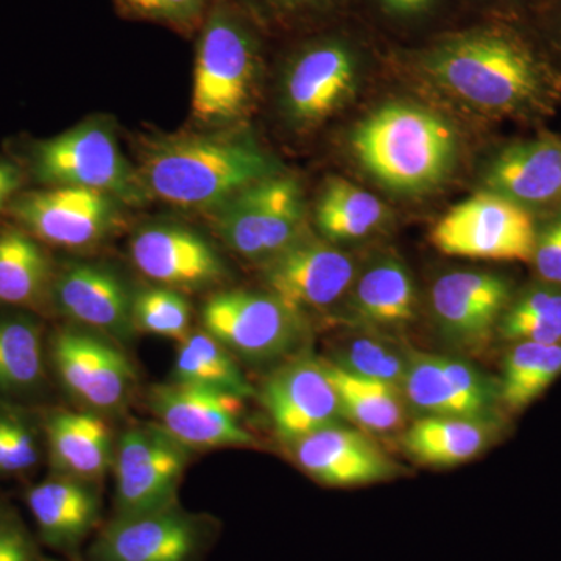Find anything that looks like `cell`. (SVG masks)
I'll use <instances>...</instances> for the list:
<instances>
[{
    "label": "cell",
    "instance_id": "obj_30",
    "mask_svg": "<svg viewBox=\"0 0 561 561\" xmlns=\"http://www.w3.org/2000/svg\"><path fill=\"white\" fill-rule=\"evenodd\" d=\"M561 376V345L512 343L502 364L500 404L516 413L529 408Z\"/></svg>",
    "mask_w": 561,
    "mask_h": 561
},
{
    "label": "cell",
    "instance_id": "obj_38",
    "mask_svg": "<svg viewBox=\"0 0 561 561\" xmlns=\"http://www.w3.org/2000/svg\"><path fill=\"white\" fill-rule=\"evenodd\" d=\"M122 3L144 20L187 28L201 20L206 0H122Z\"/></svg>",
    "mask_w": 561,
    "mask_h": 561
},
{
    "label": "cell",
    "instance_id": "obj_35",
    "mask_svg": "<svg viewBox=\"0 0 561 561\" xmlns=\"http://www.w3.org/2000/svg\"><path fill=\"white\" fill-rule=\"evenodd\" d=\"M39 459V437L35 426L20 412L0 409V474L31 471Z\"/></svg>",
    "mask_w": 561,
    "mask_h": 561
},
{
    "label": "cell",
    "instance_id": "obj_19",
    "mask_svg": "<svg viewBox=\"0 0 561 561\" xmlns=\"http://www.w3.org/2000/svg\"><path fill=\"white\" fill-rule=\"evenodd\" d=\"M95 485L54 472L25 491L41 545L66 561H80L84 542L101 529L102 497Z\"/></svg>",
    "mask_w": 561,
    "mask_h": 561
},
{
    "label": "cell",
    "instance_id": "obj_6",
    "mask_svg": "<svg viewBox=\"0 0 561 561\" xmlns=\"http://www.w3.org/2000/svg\"><path fill=\"white\" fill-rule=\"evenodd\" d=\"M214 227L243 260L267 264L308 236L300 183L284 173L256 181L214 210Z\"/></svg>",
    "mask_w": 561,
    "mask_h": 561
},
{
    "label": "cell",
    "instance_id": "obj_4",
    "mask_svg": "<svg viewBox=\"0 0 561 561\" xmlns=\"http://www.w3.org/2000/svg\"><path fill=\"white\" fill-rule=\"evenodd\" d=\"M260 76V51L247 25L230 10H214L195 57L192 116L225 125L249 111Z\"/></svg>",
    "mask_w": 561,
    "mask_h": 561
},
{
    "label": "cell",
    "instance_id": "obj_10",
    "mask_svg": "<svg viewBox=\"0 0 561 561\" xmlns=\"http://www.w3.org/2000/svg\"><path fill=\"white\" fill-rule=\"evenodd\" d=\"M191 454L158 423L125 431L114 448V516L160 511L176 504Z\"/></svg>",
    "mask_w": 561,
    "mask_h": 561
},
{
    "label": "cell",
    "instance_id": "obj_31",
    "mask_svg": "<svg viewBox=\"0 0 561 561\" xmlns=\"http://www.w3.org/2000/svg\"><path fill=\"white\" fill-rule=\"evenodd\" d=\"M324 368L337 393L343 416L371 432H391L402 426L405 401L400 389L350 375L331 362H324Z\"/></svg>",
    "mask_w": 561,
    "mask_h": 561
},
{
    "label": "cell",
    "instance_id": "obj_40",
    "mask_svg": "<svg viewBox=\"0 0 561 561\" xmlns=\"http://www.w3.org/2000/svg\"><path fill=\"white\" fill-rule=\"evenodd\" d=\"M382 9L394 16H415L424 13L435 0H379Z\"/></svg>",
    "mask_w": 561,
    "mask_h": 561
},
{
    "label": "cell",
    "instance_id": "obj_25",
    "mask_svg": "<svg viewBox=\"0 0 561 561\" xmlns=\"http://www.w3.org/2000/svg\"><path fill=\"white\" fill-rule=\"evenodd\" d=\"M55 271L49 254L27 231H0V305L43 311L51 306Z\"/></svg>",
    "mask_w": 561,
    "mask_h": 561
},
{
    "label": "cell",
    "instance_id": "obj_18",
    "mask_svg": "<svg viewBox=\"0 0 561 561\" xmlns=\"http://www.w3.org/2000/svg\"><path fill=\"white\" fill-rule=\"evenodd\" d=\"M133 295L106 265L69 262L55 271L51 308L77 327L124 341L135 331Z\"/></svg>",
    "mask_w": 561,
    "mask_h": 561
},
{
    "label": "cell",
    "instance_id": "obj_41",
    "mask_svg": "<svg viewBox=\"0 0 561 561\" xmlns=\"http://www.w3.org/2000/svg\"><path fill=\"white\" fill-rule=\"evenodd\" d=\"M276 5L283 7V9H302V7H312L317 3L324 2V0H272Z\"/></svg>",
    "mask_w": 561,
    "mask_h": 561
},
{
    "label": "cell",
    "instance_id": "obj_28",
    "mask_svg": "<svg viewBox=\"0 0 561 561\" xmlns=\"http://www.w3.org/2000/svg\"><path fill=\"white\" fill-rule=\"evenodd\" d=\"M389 209L371 192L345 179H330L316 203V225L324 241H362L386 224Z\"/></svg>",
    "mask_w": 561,
    "mask_h": 561
},
{
    "label": "cell",
    "instance_id": "obj_13",
    "mask_svg": "<svg viewBox=\"0 0 561 561\" xmlns=\"http://www.w3.org/2000/svg\"><path fill=\"white\" fill-rule=\"evenodd\" d=\"M513 283L501 273L454 271L432 284L431 316L446 345L479 353L496 335L511 305Z\"/></svg>",
    "mask_w": 561,
    "mask_h": 561
},
{
    "label": "cell",
    "instance_id": "obj_37",
    "mask_svg": "<svg viewBox=\"0 0 561 561\" xmlns=\"http://www.w3.org/2000/svg\"><path fill=\"white\" fill-rule=\"evenodd\" d=\"M530 264L537 272V279L561 286V206L541 224L537 221V238Z\"/></svg>",
    "mask_w": 561,
    "mask_h": 561
},
{
    "label": "cell",
    "instance_id": "obj_12",
    "mask_svg": "<svg viewBox=\"0 0 561 561\" xmlns=\"http://www.w3.org/2000/svg\"><path fill=\"white\" fill-rule=\"evenodd\" d=\"M121 202L81 187H46L18 194L9 209L36 241L66 250L90 249L122 224Z\"/></svg>",
    "mask_w": 561,
    "mask_h": 561
},
{
    "label": "cell",
    "instance_id": "obj_39",
    "mask_svg": "<svg viewBox=\"0 0 561 561\" xmlns=\"http://www.w3.org/2000/svg\"><path fill=\"white\" fill-rule=\"evenodd\" d=\"M22 184V171L14 162L0 161V213L9 209Z\"/></svg>",
    "mask_w": 561,
    "mask_h": 561
},
{
    "label": "cell",
    "instance_id": "obj_20",
    "mask_svg": "<svg viewBox=\"0 0 561 561\" xmlns=\"http://www.w3.org/2000/svg\"><path fill=\"white\" fill-rule=\"evenodd\" d=\"M262 400L279 437L290 445L343 416L324 362L313 357L283 365L265 383Z\"/></svg>",
    "mask_w": 561,
    "mask_h": 561
},
{
    "label": "cell",
    "instance_id": "obj_5",
    "mask_svg": "<svg viewBox=\"0 0 561 561\" xmlns=\"http://www.w3.org/2000/svg\"><path fill=\"white\" fill-rule=\"evenodd\" d=\"M33 179L47 187H81L103 192L122 205L149 198L138 169L122 154L108 122H81L77 127L32 147Z\"/></svg>",
    "mask_w": 561,
    "mask_h": 561
},
{
    "label": "cell",
    "instance_id": "obj_33",
    "mask_svg": "<svg viewBox=\"0 0 561 561\" xmlns=\"http://www.w3.org/2000/svg\"><path fill=\"white\" fill-rule=\"evenodd\" d=\"M411 350L386 332L356 330L343 339L334 353L335 367L350 375L389 383L401 390Z\"/></svg>",
    "mask_w": 561,
    "mask_h": 561
},
{
    "label": "cell",
    "instance_id": "obj_29",
    "mask_svg": "<svg viewBox=\"0 0 561 561\" xmlns=\"http://www.w3.org/2000/svg\"><path fill=\"white\" fill-rule=\"evenodd\" d=\"M172 381L232 394L247 400L253 387L234 356L205 330L191 331L179 342Z\"/></svg>",
    "mask_w": 561,
    "mask_h": 561
},
{
    "label": "cell",
    "instance_id": "obj_3",
    "mask_svg": "<svg viewBox=\"0 0 561 561\" xmlns=\"http://www.w3.org/2000/svg\"><path fill=\"white\" fill-rule=\"evenodd\" d=\"M357 161L373 179L401 194L440 186L457 161V136L434 111L391 102L359 122L351 136Z\"/></svg>",
    "mask_w": 561,
    "mask_h": 561
},
{
    "label": "cell",
    "instance_id": "obj_16",
    "mask_svg": "<svg viewBox=\"0 0 561 561\" xmlns=\"http://www.w3.org/2000/svg\"><path fill=\"white\" fill-rule=\"evenodd\" d=\"M357 80L359 61L346 44H313L287 66L280 81V110L295 127H313L353 98Z\"/></svg>",
    "mask_w": 561,
    "mask_h": 561
},
{
    "label": "cell",
    "instance_id": "obj_22",
    "mask_svg": "<svg viewBox=\"0 0 561 561\" xmlns=\"http://www.w3.org/2000/svg\"><path fill=\"white\" fill-rule=\"evenodd\" d=\"M302 471L327 486L370 485L393 478L398 470L359 431L332 424L291 445Z\"/></svg>",
    "mask_w": 561,
    "mask_h": 561
},
{
    "label": "cell",
    "instance_id": "obj_26",
    "mask_svg": "<svg viewBox=\"0 0 561 561\" xmlns=\"http://www.w3.org/2000/svg\"><path fill=\"white\" fill-rule=\"evenodd\" d=\"M43 323L27 312L0 316V397L31 400L46 383Z\"/></svg>",
    "mask_w": 561,
    "mask_h": 561
},
{
    "label": "cell",
    "instance_id": "obj_8",
    "mask_svg": "<svg viewBox=\"0 0 561 561\" xmlns=\"http://www.w3.org/2000/svg\"><path fill=\"white\" fill-rule=\"evenodd\" d=\"M535 238L534 213L489 191L454 206L431 231L443 254L481 261L530 262Z\"/></svg>",
    "mask_w": 561,
    "mask_h": 561
},
{
    "label": "cell",
    "instance_id": "obj_7",
    "mask_svg": "<svg viewBox=\"0 0 561 561\" xmlns=\"http://www.w3.org/2000/svg\"><path fill=\"white\" fill-rule=\"evenodd\" d=\"M213 516L176 504L114 516L95 531L80 561H205L219 537Z\"/></svg>",
    "mask_w": 561,
    "mask_h": 561
},
{
    "label": "cell",
    "instance_id": "obj_21",
    "mask_svg": "<svg viewBox=\"0 0 561 561\" xmlns=\"http://www.w3.org/2000/svg\"><path fill=\"white\" fill-rule=\"evenodd\" d=\"M483 186L493 194L535 209L561 206V138L515 140L497 150L482 173Z\"/></svg>",
    "mask_w": 561,
    "mask_h": 561
},
{
    "label": "cell",
    "instance_id": "obj_27",
    "mask_svg": "<svg viewBox=\"0 0 561 561\" xmlns=\"http://www.w3.org/2000/svg\"><path fill=\"white\" fill-rule=\"evenodd\" d=\"M496 424L494 420L423 416L405 432L402 445L421 463L454 467L485 451L496 437Z\"/></svg>",
    "mask_w": 561,
    "mask_h": 561
},
{
    "label": "cell",
    "instance_id": "obj_23",
    "mask_svg": "<svg viewBox=\"0 0 561 561\" xmlns=\"http://www.w3.org/2000/svg\"><path fill=\"white\" fill-rule=\"evenodd\" d=\"M419 312V294L412 273L398 257H378L357 273L343 300V320L354 330L393 335L412 324Z\"/></svg>",
    "mask_w": 561,
    "mask_h": 561
},
{
    "label": "cell",
    "instance_id": "obj_17",
    "mask_svg": "<svg viewBox=\"0 0 561 561\" xmlns=\"http://www.w3.org/2000/svg\"><path fill=\"white\" fill-rule=\"evenodd\" d=\"M133 264L173 290H203L227 278L225 262L202 234L173 224L147 225L131 236Z\"/></svg>",
    "mask_w": 561,
    "mask_h": 561
},
{
    "label": "cell",
    "instance_id": "obj_15",
    "mask_svg": "<svg viewBox=\"0 0 561 561\" xmlns=\"http://www.w3.org/2000/svg\"><path fill=\"white\" fill-rule=\"evenodd\" d=\"M241 398L187 383L154 386L147 402L158 424L191 451L251 446L242 426Z\"/></svg>",
    "mask_w": 561,
    "mask_h": 561
},
{
    "label": "cell",
    "instance_id": "obj_14",
    "mask_svg": "<svg viewBox=\"0 0 561 561\" xmlns=\"http://www.w3.org/2000/svg\"><path fill=\"white\" fill-rule=\"evenodd\" d=\"M357 273L351 254L324 239L306 236L264 264V283L268 294L306 317L308 312H323L343 302Z\"/></svg>",
    "mask_w": 561,
    "mask_h": 561
},
{
    "label": "cell",
    "instance_id": "obj_24",
    "mask_svg": "<svg viewBox=\"0 0 561 561\" xmlns=\"http://www.w3.org/2000/svg\"><path fill=\"white\" fill-rule=\"evenodd\" d=\"M44 431L54 472L98 483L113 467V432L99 413L54 412Z\"/></svg>",
    "mask_w": 561,
    "mask_h": 561
},
{
    "label": "cell",
    "instance_id": "obj_1",
    "mask_svg": "<svg viewBox=\"0 0 561 561\" xmlns=\"http://www.w3.org/2000/svg\"><path fill=\"white\" fill-rule=\"evenodd\" d=\"M420 68L453 101L491 117L538 119L561 99V76L511 31L485 27L438 41Z\"/></svg>",
    "mask_w": 561,
    "mask_h": 561
},
{
    "label": "cell",
    "instance_id": "obj_36",
    "mask_svg": "<svg viewBox=\"0 0 561 561\" xmlns=\"http://www.w3.org/2000/svg\"><path fill=\"white\" fill-rule=\"evenodd\" d=\"M0 561H60L44 552L36 534L28 529L21 513L0 500Z\"/></svg>",
    "mask_w": 561,
    "mask_h": 561
},
{
    "label": "cell",
    "instance_id": "obj_9",
    "mask_svg": "<svg viewBox=\"0 0 561 561\" xmlns=\"http://www.w3.org/2000/svg\"><path fill=\"white\" fill-rule=\"evenodd\" d=\"M202 324L232 356L264 364L300 346L306 317L268 291L225 290L205 302Z\"/></svg>",
    "mask_w": 561,
    "mask_h": 561
},
{
    "label": "cell",
    "instance_id": "obj_34",
    "mask_svg": "<svg viewBox=\"0 0 561 561\" xmlns=\"http://www.w3.org/2000/svg\"><path fill=\"white\" fill-rule=\"evenodd\" d=\"M190 301L179 290L149 287L133 295V327L147 334L183 341L191 332Z\"/></svg>",
    "mask_w": 561,
    "mask_h": 561
},
{
    "label": "cell",
    "instance_id": "obj_2",
    "mask_svg": "<svg viewBox=\"0 0 561 561\" xmlns=\"http://www.w3.org/2000/svg\"><path fill=\"white\" fill-rule=\"evenodd\" d=\"M149 197L183 209L220 208L236 194L279 172L254 140L236 135H160L139 150Z\"/></svg>",
    "mask_w": 561,
    "mask_h": 561
},
{
    "label": "cell",
    "instance_id": "obj_32",
    "mask_svg": "<svg viewBox=\"0 0 561 561\" xmlns=\"http://www.w3.org/2000/svg\"><path fill=\"white\" fill-rule=\"evenodd\" d=\"M496 335L508 343L561 345V286L537 279L515 291Z\"/></svg>",
    "mask_w": 561,
    "mask_h": 561
},
{
    "label": "cell",
    "instance_id": "obj_11",
    "mask_svg": "<svg viewBox=\"0 0 561 561\" xmlns=\"http://www.w3.org/2000/svg\"><path fill=\"white\" fill-rule=\"evenodd\" d=\"M50 362L69 397L99 415L121 411L136 386L135 367L113 339L77 324L51 335Z\"/></svg>",
    "mask_w": 561,
    "mask_h": 561
}]
</instances>
